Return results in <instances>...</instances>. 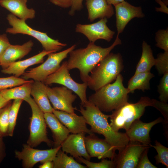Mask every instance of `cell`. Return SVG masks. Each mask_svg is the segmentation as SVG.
<instances>
[{"instance_id": "cell-10", "label": "cell", "mask_w": 168, "mask_h": 168, "mask_svg": "<svg viewBox=\"0 0 168 168\" xmlns=\"http://www.w3.org/2000/svg\"><path fill=\"white\" fill-rule=\"evenodd\" d=\"M61 148L60 146L42 150L35 149L27 143L24 144L21 151H15V156L19 160L22 161L23 167L32 168L38 162L42 164L47 161H52Z\"/></svg>"}, {"instance_id": "cell-15", "label": "cell", "mask_w": 168, "mask_h": 168, "mask_svg": "<svg viewBox=\"0 0 168 168\" xmlns=\"http://www.w3.org/2000/svg\"><path fill=\"white\" fill-rule=\"evenodd\" d=\"M163 120L161 117L148 123H144L139 119L136 120L126 131L125 133L129 141L139 142L151 147L150 131L154 125L162 122Z\"/></svg>"}, {"instance_id": "cell-21", "label": "cell", "mask_w": 168, "mask_h": 168, "mask_svg": "<svg viewBox=\"0 0 168 168\" xmlns=\"http://www.w3.org/2000/svg\"><path fill=\"white\" fill-rule=\"evenodd\" d=\"M44 116L46 125L52 133L54 147L61 146L69 135V131L53 113H44Z\"/></svg>"}, {"instance_id": "cell-20", "label": "cell", "mask_w": 168, "mask_h": 168, "mask_svg": "<svg viewBox=\"0 0 168 168\" xmlns=\"http://www.w3.org/2000/svg\"><path fill=\"white\" fill-rule=\"evenodd\" d=\"M52 52H53L43 50L39 53L30 58L12 63L7 68L2 69L1 72L5 74H12L15 77H19L25 72V70L29 67L43 63L44 57Z\"/></svg>"}, {"instance_id": "cell-39", "label": "cell", "mask_w": 168, "mask_h": 168, "mask_svg": "<svg viewBox=\"0 0 168 168\" xmlns=\"http://www.w3.org/2000/svg\"><path fill=\"white\" fill-rule=\"evenodd\" d=\"M11 44L7 34L0 35V58Z\"/></svg>"}, {"instance_id": "cell-14", "label": "cell", "mask_w": 168, "mask_h": 168, "mask_svg": "<svg viewBox=\"0 0 168 168\" xmlns=\"http://www.w3.org/2000/svg\"><path fill=\"white\" fill-rule=\"evenodd\" d=\"M86 151L91 157L99 159L108 158L113 160L116 155L115 149L105 139L98 138L94 134L85 137Z\"/></svg>"}, {"instance_id": "cell-32", "label": "cell", "mask_w": 168, "mask_h": 168, "mask_svg": "<svg viewBox=\"0 0 168 168\" xmlns=\"http://www.w3.org/2000/svg\"><path fill=\"white\" fill-rule=\"evenodd\" d=\"M156 150L157 154L155 156L156 163H161L168 167V148L161 144L157 141H155L154 145L150 146Z\"/></svg>"}, {"instance_id": "cell-47", "label": "cell", "mask_w": 168, "mask_h": 168, "mask_svg": "<svg viewBox=\"0 0 168 168\" xmlns=\"http://www.w3.org/2000/svg\"></svg>"}, {"instance_id": "cell-29", "label": "cell", "mask_w": 168, "mask_h": 168, "mask_svg": "<svg viewBox=\"0 0 168 168\" xmlns=\"http://www.w3.org/2000/svg\"><path fill=\"white\" fill-rule=\"evenodd\" d=\"M23 100L20 99L14 100L12 104L8 114L9 126L8 136L12 137L13 135L18 114Z\"/></svg>"}, {"instance_id": "cell-30", "label": "cell", "mask_w": 168, "mask_h": 168, "mask_svg": "<svg viewBox=\"0 0 168 168\" xmlns=\"http://www.w3.org/2000/svg\"><path fill=\"white\" fill-rule=\"evenodd\" d=\"M12 103L10 101L0 109V137L8 136L9 126L8 114Z\"/></svg>"}, {"instance_id": "cell-9", "label": "cell", "mask_w": 168, "mask_h": 168, "mask_svg": "<svg viewBox=\"0 0 168 168\" xmlns=\"http://www.w3.org/2000/svg\"><path fill=\"white\" fill-rule=\"evenodd\" d=\"M67 68V62H63L56 72L49 76L44 83L46 85L56 83L63 86L72 90L79 97L81 105H83L88 100L86 97L87 82L78 83L71 77Z\"/></svg>"}, {"instance_id": "cell-16", "label": "cell", "mask_w": 168, "mask_h": 168, "mask_svg": "<svg viewBox=\"0 0 168 168\" xmlns=\"http://www.w3.org/2000/svg\"><path fill=\"white\" fill-rule=\"evenodd\" d=\"M116 17V26L117 34L124 30L128 23L135 17L142 18L145 16L141 7L133 6L124 1L114 6Z\"/></svg>"}, {"instance_id": "cell-12", "label": "cell", "mask_w": 168, "mask_h": 168, "mask_svg": "<svg viewBox=\"0 0 168 168\" xmlns=\"http://www.w3.org/2000/svg\"><path fill=\"white\" fill-rule=\"evenodd\" d=\"M45 88L54 110L70 113H75V110H77L72 106L77 96L72 90L63 86L50 88L45 85Z\"/></svg>"}, {"instance_id": "cell-23", "label": "cell", "mask_w": 168, "mask_h": 168, "mask_svg": "<svg viewBox=\"0 0 168 168\" xmlns=\"http://www.w3.org/2000/svg\"><path fill=\"white\" fill-rule=\"evenodd\" d=\"M88 19L91 22L98 18H110L114 14L112 5L106 0H86Z\"/></svg>"}, {"instance_id": "cell-5", "label": "cell", "mask_w": 168, "mask_h": 168, "mask_svg": "<svg viewBox=\"0 0 168 168\" xmlns=\"http://www.w3.org/2000/svg\"><path fill=\"white\" fill-rule=\"evenodd\" d=\"M152 105L151 99L147 96L142 97L135 103H127L110 115V126L116 132L121 129L127 130L134 121L143 115L146 108Z\"/></svg>"}, {"instance_id": "cell-4", "label": "cell", "mask_w": 168, "mask_h": 168, "mask_svg": "<svg viewBox=\"0 0 168 168\" xmlns=\"http://www.w3.org/2000/svg\"><path fill=\"white\" fill-rule=\"evenodd\" d=\"M124 67L119 54L110 53L100 61L90 73L87 86L95 91L115 80Z\"/></svg>"}, {"instance_id": "cell-17", "label": "cell", "mask_w": 168, "mask_h": 168, "mask_svg": "<svg viewBox=\"0 0 168 168\" xmlns=\"http://www.w3.org/2000/svg\"><path fill=\"white\" fill-rule=\"evenodd\" d=\"M53 113L60 122L72 133H84L89 135L94 134L87 126L84 117L79 116L75 113H70L65 111L54 110Z\"/></svg>"}, {"instance_id": "cell-42", "label": "cell", "mask_w": 168, "mask_h": 168, "mask_svg": "<svg viewBox=\"0 0 168 168\" xmlns=\"http://www.w3.org/2000/svg\"><path fill=\"white\" fill-rule=\"evenodd\" d=\"M6 155V147L3 138L0 137V163Z\"/></svg>"}, {"instance_id": "cell-2", "label": "cell", "mask_w": 168, "mask_h": 168, "mask_svg": "<svg viewBox=\"0 0 168 168\" xmlns=\"http://www.w3.org/2000/svg\"><path fill=\"white\" fill-rule=\"evenodd\" d=\"M79 111L85 118L93 133L103 135L105 139L119 152L127 144L129 140L125 133L114 130L108 122L110 115L104 114L97 106L88 100L80 106Z\"/></svg>"}, {"instance_id": "cell-40", "label": "cell", "mask_w": 168, "mask_h": 168, "mask_svg": "<svg viewBox=\"0 0 168 168\" xmlns=\"http://www.w3.org/2000/svg\"><path fill=\"white\" fill-rule=\"evenodd\" d=\"M83 0H72L71 9L68 14L71 16H73L76 11L81 10L83 7L82 2Z\"/></svg>"}, {"instance_id": "cell-3", "label": "cell", "mask_w": 168, "mask_h": 168, "mask_svg": "<svg viewBox=\"0 0 168 168\" xmlns=\"http://www.w3.org/2000/svg\"><path fill=\"white\" fill-rule=\"evenodd\" d=\"M123 77L119 74L112 83L107 84L95 91L88 100L101 111L110 112L128 102L129 92L123 84Z\"/></svg>"}, {"instance_id": "cell-45", "label": "cell", "mask_w": 168, "mask_h": 168, "mask_svg": "<svg viewBox=\"0 0 168 168\" xmlns=\"http://www.w3.org/2000/svg\"><path fill=\"white\" fill-rule=\"evenodd\" d=\"M109 4L115 6L124 1V0H106Z\"/></svg>"}, {"instance_id": "cell-7", "label": "cell", "mask_w": 168, "mask_h": 168, "mask_svg": "<svg viewBox=\"0 0 168 168\" xmlns=\"http://www.w3.org/2000/svg\"><path fill=\"white\" fill-rule=\"evenodd\" d=\"M25 101L30 106L32 113L29 126L30 135L27 144L33 147H36L43 142L49 146L53 145V142L47 136L44 113L31 96L26 99Z\"/></svg>"}, {"instance_id": "cell-36", "label": "cell", "mask_w": 168, "mask_h": 168, "mask_svg": "<svg viewBox=\"0 0 168 168\" xmlns=\"http://www.w3.org/2000/svg\"><path fill=\"white\" fill-rule=\"evenodd\" d=\"M156 46L165 51H168V29L161 30L156 34Z\"/></svg>"}, {"instance_id": "cell-43", "label": "cell", "mask_w": 168, "mask_h": 168, "mask_svg": "<svg viewBox=\"0 0 168 168\" xmlns=\"http://www.w3.org/2000/svg\"><path fill=\"white\" fill-rule=\"evenodd\" d=\"M39 168H53V164L52 161H48L41 164L39 166Z\"/></svg>"}, {"instance_id": "cell-8", "label": "cell", "mask_w": 168, "mask_h": 168, "mask_svg": "<svg viewBox=\"0 0 168 168\" xmlns=\"http://www.w3.org/2000/svg\"><path fill=\"white\" fill-rule=\"evenodd\" d=\"M76 46L74 44L62 51L49 54L45 61L38 66L25 72L21 76V78L26 80L32 79L44 83L49 76L58 69L62 61L67 57L71 51L75 49Z\"/></svg>"}, {"instance_id": "cell-13", "label": "cell", "mask_w": 168, "mask_h": 168, "mask_svg": "<svg viewBox=\"0 0 168 168\" xmlns=\"http://www.w3.org/2000/svg\"><path fill=\"white\" fill-rule=\"evenodd\" d=\"M107 18H101L98 21L89 24H77L75 28L77 32L83 34L90 42L94 43L99 39L110 42L113 38L115 32L107 26Z\"/></svg>"}, {"instance_id": "cell-18", "label": "cell", "mask_w": 168, "mask_h": 168, "mask_svg": "<svg viewBox=\"0 0 168 168\" xmlns=\"http://www.w3.org/2000/svg\"><path fill=\"white\" fill-rule=\"evenodd\" d=\"M85 134L81 133L69 134L61 145L62 150L69 154L73 158L82 157L90 161L91 157L85 146Z\"/></svg>"}, {"instance_id": "cell-44", "label": "cell", "mask_w": 168, "mask_h": 168, "mask_svg": "<svg viewBox=\"0 0 168 168\" xmlns=\"http://www.w3.org/2000/svg\"><path fill=\"white\" fill-rule=\"evenodd\" d=\"M10 101L4 98L0 93V109Z\"/></svg>"}, {"instance_id": "cell-19", "label": "cell", "mask_w": 168, "mask_h": 168, "mask_svg": "<svg viewBox=\"0 0 168 168\" xmlns=\"http://www.w3.org/2000/svg\"><path fill=\"white\" fill-rule=\"evenodd\" d=\"M33 45L34 43L31 40L22 45L11 44L0 58V66L2 69L7 68L12 63L28 54Z\"/></svg>"}, {"instance_id": "cell-46", "label": "cell", "mask_w": 168, "mask_h": 168, "mask_svg": "<svg viewBox=\"0 0 168 168\" xmlns=\"http://www.w3.org/2000/svg\"></svg>"}, {"instance_id": "cell-22", "label": "cell", "mask_w": 168, "mask_h": 168, "mask_svg": "<svg viewBox=\"0 0 168 168\" xmlns=\"http://www.w3.org/2000/svg\"><path fill=\"white\" fill-rule=\"evenodd\" d=\"M27 0H0V5L17 18L26 21L35 17V11L27 7Z\"/></svg>"}, {"instance_id": "cell-24", "label": "cell", "mask_w": 168, "mask_h": 168, "mask_svg": "<svg viewBox=\"0 0 168 168\" xmlns=\"http://www.w3.org/2000/svg\"><path fill=\"white\" fill-rule=\"evenodd\" d=\"M45 84L34 81L32 83L30 95L40 110L44 113H53L54 109L51 106L45 90Z\"/></svg>"}, {"instance_id": "cell-35", "label": "cell", "mask_w": 168, "mask_h": 168, "mask_svg": "<svg viewBox=\"0 0 168 168\" xmlns=\"http://www.w3.org/2000/svg\"><path fill=\"white\" fill-rule=\"evenodd\" d=\"M160 101L167 102L168 100V72L163 74L158 86Z\"/></svg>"}, {"instance_id": "cell-6", "label": "cell", "mask_w": 168, "mask_h": 168, "mask_svg": "<svg viewBox=\"0 0 168 168\" xmlns=\"http://www.w3.org/2000/svg\"><path fill=\"white\" fill-rule=\"evenodd\" d=\"M7 19L11 27L6 30L7 33L27 35L37 40L41 44L44 50L47 51L56 52L60 51L67 44L61 43L58 40L49 37L46 33L36 30L30 27L26 21L20 19L11 13L8 14Z\"/></svg>"}, {"instance_id": "cell-34", "label": "cell", "mask_w": 168, "mask_h": 168, "mask_svg": "<svg viewBox=\"0 0 168 168\" xmlns=\"http://www.w3.org/2000/svg\"><path fill=\"white\" fill-rule=\"evenodd\" d=\"M154 66L160 74L168 72V51L158 55Z\"/></svg>"}, {"instance_id": "cell-26", "label": "cell", "mask_w": 168, "mask_h": 168, "mask_svg": "<svg viewBox=\"0 0 168 168\" xmlns=\"http://www.w3.org/2000/svg\"><path fill=\"white\" fill-rule=\"evenodd\" d=\"M142 52L140 59L138 63L134 74L141 72L150 71L152 67L155 65L154 58L150 45L145 41L142 44Z\"/></svg>"}, {"instance_id": "cell-33", "label": "cell", "mask_w": 168, "mask_h": 168, "mask_svg": "<svg viewBox=\"0 0 168 168\" xmlns=\"http://www.w3.org/2000/svg\"><path fill=\"white\" fill-rule=\"evenodd\" d=\"M78 161L86 165L89 168H115L114 162L113 160H107L102 159L99 162H93L81 157L76 158Z\"/></svg>"}, {"instance_id": "cell-11", "label": "cell", "mask_w": 168, "mask_h": 168, "mask_svg": "<svg viewBox=\"0 0 168 168\" xmlns=\"http://www.w3.org/2000/svg\"><path fill=\"white\" fill-rule=\"evenodd\" d=\"M150 147L139 142L129 141L113 160L115 168H137L142 153Z\"/></svg>"}, {"instance_id": "cell-31", "label": "cell", "mask_w": 168, "mask_h": 168, "mask_svg": "<svg viewBox=\"0 0 168 168\" xmlns=\"http://www.w3.org/2000/svg\"><path fill=\"white\" fill-rule=\"evenodd\" d=\"M33 80H26L21 77L12 76L0 78V92L5 89L14 87L28 82H32Z\"/></svg>"}, {"instance_id": "cell-28", "label": "cell", "mask_w": 168, "mask_h": 168, "mask_svg": "<svg viewBox=\"0 0 168 168\" xmlns=\"http://www.w3.org/2000/svg\"><path fill=\"white\" fill-rule=\"evenodd\" d=\"M53 168H87L60 149L52 160Z\"/></svg>"}, {"instance_id": "cell-27", "label": "cell", "mask_w": 168, "mask_h": 168, "mask_svg": "<svg viewBox=\"0 0 168 168\" xmlns=\"http://www.w3.org/2000/svg\"><path fill=\"white\" fill-rule=\"evenodd\" d=\"M33 82L26 83L13 88L5 89L1 91L0 93L4 98L8 100L17 99L25 100L30 96Z\"/></svg>"}, {"instance_id": "cell-37", "label": "cell", "mask_w": 168, "mask_h": 168, "mask_svg": "<svg viewBox=\"0 0 168 168\" xmlns=\"http://www.w3.org/2000/svg\"><path fill=\"white\" fill-rule=\"evenodd\" d=\"M152 106L160 111L164 118V124L168 125V104L167 102L158 101L155 99H151Z\"/></svg>"}, {"instance_id": "cell-41", "label": "cell", "mask_w": 168, "mask_h": 168, "mask_svg": "<svg viewBox=\"0 0 168 168\" xmlns=\"http://www.w3.org/2000/svg\"><path fill=\"white\" fill-rule=\"evenodd\" d=\"M54 4L58 7L67 8L71 7L72 0H49Z\"/></svg>"}, {"instance_id": "cell-1", "label": "cell", "mask_w": 168, "mask_h": 168, "mask_svg": "<svg viewBox=\"0 0 168 168\" xmlns=\"http://www.w3.org/2000/svg\"><path fill=\"white\" fill-rule=\"evenodd\" d=\"M117 35L113 44L109 47L103 48L96 45L94 43L90 42L87 46L71 51L69 57L67 62L69 70L77 68L79 70L80 77L83 82H87L89 74L96 65L121 41Z\"/></svg>"}, {"instance_id": "cell-25", "label": "cell", "mask_w": 168, "mask_h": 168, "mask_svg": "<svg viewBox=\"0 0 168 168\" xmlns=\"http://www.w3.org/2000/svg\"><path fill=\"white\" fill-rule=\"evenodd\" d=\"M154 76L150 71L134 74L128 82L127 89L129 93H133L137 89L141 90L143 92L150 89V81Z\"/></svg>"}, {"instance_id": "cell-38", "label": "cell", "mask_w": 168, "mask_h": 168, "mask_svg": "<svg viewBox=\"0 0 168 168\" xmlns=\"http://www.w3.org/2000/svg\"><path fill=\"white\" fill-rule=\"evenodd\" d=\"M149 148L146 149L142 153L139 159L137 168H157L150 161L147 153Z\"/></svg>"}]
</instances>
